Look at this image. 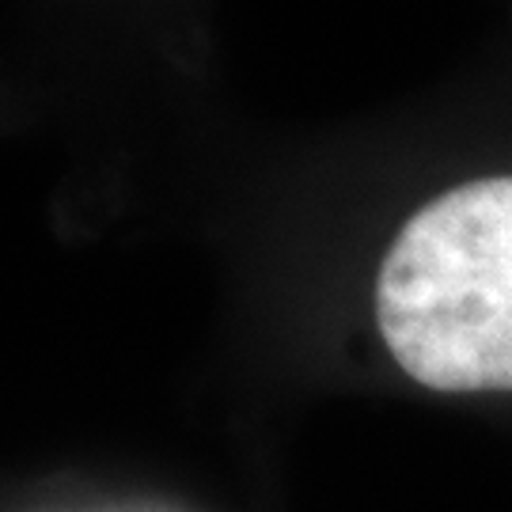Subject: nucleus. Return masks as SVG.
I'll use <instances>...</instances> for the list:
<instances>
[{"mask_svg":"<svg viewBox=\"0 0 512 512\" xmlns=\"http://www.w3.org/2000/svg\"><path fill=\"white\" fill-rule=\"evenodd\" d=\"M380 334L437 391H512V175L463 183L410 217L376 285Z\"/></svg>","mask_w":512,"mask_h":512,"instance_id":"f257e3e1","label":"nucleus"}]
</instances>
